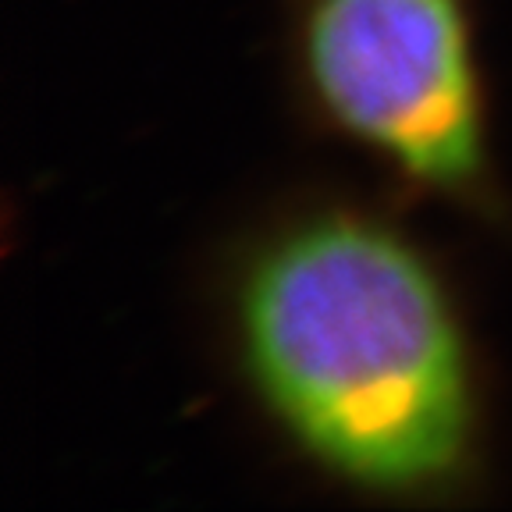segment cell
I'll return each instance as SVG.
<instances>
[{"label":"cell","instance_id":"1","mask_svg":"<svg viewBox=\"0 0 512 512\" xmlns=\"http://www.w3.org/2000/svg\"><path fill=\"white\" fill-rule=\"evenodd\" d=\"M207 345L267 445L374 509H470L498 480V367L473 292L388 189L299 182L200 274Z\"/></svg>","mask_w":512,"mask_h":512},{"label":"cell","instance_id":"2","mask_svg":"<svg viewBox=\"0 0 512 512\" xmlns=\"http://www.w3.org/2000/svg\"><path fill=\"white\" fill-rule=\"evenodd\" d=\"M292 118L409 207L512 239L480 0H278Z\"/></svg>","mask_w":512,"mask_h":512}]
</instances>
